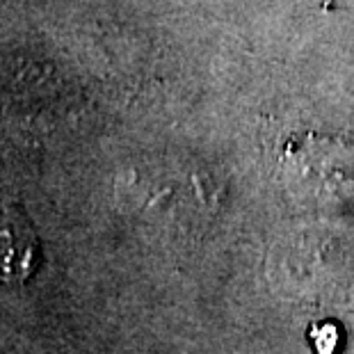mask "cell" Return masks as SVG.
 <instances>
[{
	"instance_id": "1",
	"label": "cell",
	"mask_w": 354,
	"mask_h": 354,
	"mask_svg": "<svg viewBox=\"0 0 354 354\" xmlns=\"http://www.w3.org/2000/svg\"><path fill=\"white\" fill-rule=\"evenodd\" d=\"M41 261L35 224L19 203L0 201V286H24Z\"/></svg>"
},
{
	"instance_id": "2",
	"label": "cell",
	"mask_w": 354,
	"mask_h": 354,
	"mask_svg": "<svg viewBox=\"0 0 354 354\" xmlns=\"http://www.w3.org/2000/svg\"><path fill=\"white\" fill-rule=\"evenodd\" d=\"M308 338H311L315 354H338V348L343 343V331L338 322L325 320L311 327Z\"/></svg>"
}]
</instances>
